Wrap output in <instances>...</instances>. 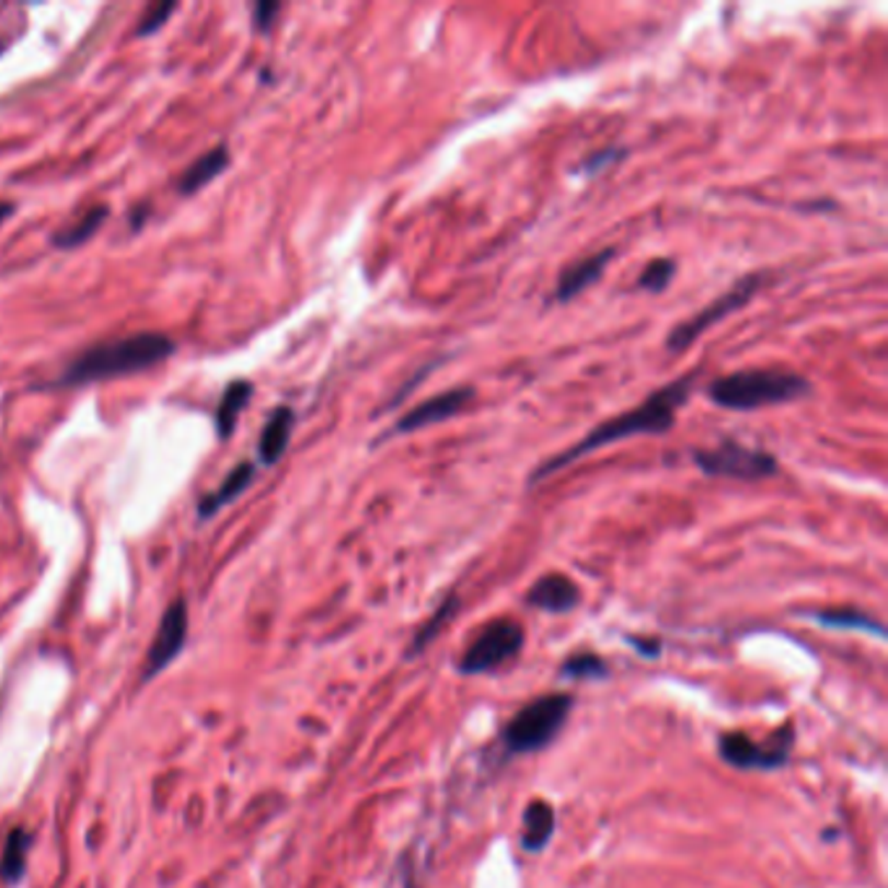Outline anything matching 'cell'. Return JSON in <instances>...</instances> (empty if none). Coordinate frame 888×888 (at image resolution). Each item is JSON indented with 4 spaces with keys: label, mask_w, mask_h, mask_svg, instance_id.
<instances>
[{
    "label": "cell",
    "mask_w": 888,
    "mask_h": 888,
    "mask_svg": "<svg viewBox=\"0 0 888 888\" xmlns=\"http://www.w3.org/2000/svg\"><path fill=\"white\" fill-rule=\"evenodd\" d=\"M693 383H696V376H685L680 381H674L665 389L654 391V394L646 399L644 404L633 407L623 415L608 419V423L597 425L595 430H589L587 436L578 440L576 446H570L557 457H550L547 461H542L540 466L532 472V485L534 482L547 480L550 474L566 470L568 464L584 459L591 451H600L604 446L618 443V440L633 438V436H659V433H667L674 425V412H678L691 396Z\"/></svg>",
    "instance_id": "6da1fadb"
},
{
    "label": "cell",
    "mask_w": 888,
    "mask_h": 888,
    "mask_svg": "<svg viewBox=\"0 0 888 888\" xmlns=\"http://www.w3.org/2000/svg\"><path fill=\"white\" fill-rule=\"evenodd\" d=\"M175 353V342L157 332H141L134 336L94 344L68 365L58 383L81 385L107 378H120L154 368Z\"/></svg>",
    "instance_id": "7a4b0ae2"
},
{
    "label": "cell",
    "mask_w": 888,
    "mask_h": 888,
    "mask_svg": "<svg viewBox=\"0 0 888 888\" xmlns=\"http://www.w3.org/2000/svg\"><path fill=\"white\" fill-rule=\"evenodd\" d=\"M706 394L722 410L750 412L797 402L810 394V383L803 376L782 373V370H740V373L717 378L708 385Z\"/></svg>",
    "instance_id": "3957f363"
},
{
    "label": "cell",
    "mask_w": 888,
    "mask_h": 888,
    "mask_svg": "<svg viewBox=\"0 0 888 888\" xmlns=\"http://www.w3.org/2000/svg\"><path fill=\"white\" fill-rule=\"evenodd\" d=\"M570 712H574V696L570 693H547V696L529 701L524 708H519L508 719L504 733H500L506 753L527 756L547 748L568 722Z\"/></svg>",
    "instance_id": "277c9868"
},
{
    "label": "cell",
    "mask_w": 888,
    "mask_h": 888,
    "mask_svg": "<svg viewBox=\"0 0 888 888\" xmlns=\"http://www.w3.org/2000/svg\"><path fill=\"white\" fill-rule=\"evenodd\" d=\"M693 464L708 477H733L746 482L769 480L780 472V461H776L774 453L750 449V446H742L733 438L719 440L714 449L693 451Z\"/></svg>",
    "instance_id": "5b68a950"
},
{
    "label": "cell",
    "mask_w": 888,
    "mask_h": 888,
    "mask_svg": "<svg viewBox=\"0 0 888 888\" xmlns=\"http://www.w3.org/2000/svg\"><path fill=\"white\" fill-rule=\"evenodd\" d=\"M521 649H524L521 623L511 621V618H500V621L487 623L477 633V638L466 646L459 659V672L470 674V678L487 674L519 657Z\"/></svg>",
    "instance_id": "8992f818"
},
{
    "label": "cell",
    "mask_w": 888,
    "mask_h": 888,
    "mask_svg": "<svg viewBox=\"0 0 888 888\" xmlns=\"http://www.w3.org/2000/svg\"><path fill=\"white\" fill-rule=\"evenodd\" d=\"M795 746V727L784 725L769 742H753L742 733L719 735L717 750L727 766L742 771H776L789 761Z\"/></svg>",
    "instance_id": "52a82bcc"
},
{
    "label": "cell",
    "mask_w": 888,
    "mask_h": 888,
    "mask_svg": "<svg viewBox=\"0 0 888 888\" xmlns=\"http://www.w3.org/2000/svg\"><path fill=\"white\" fill-rule=\"evenodd\" d=\"M761 281H763L761 274H750V277L740 279L735 287H729L727 292H722L717 300H712L706 308H701L693 319H688L680 323V326L672 328L670 336H667V349H670V353H683L685 347H691V344L696 342L701 334L708 332L714 323L725 321L729 313L740 311L746 302L753 300V295L759 292Z\"/></svg>",
    "instance_id": "ba28073f"
},
{
    "label": "cell",
    "mask_w": 888,
    "mask_h": 888,
    "mask_svg": "<svg viewBox=\"0 0 888 888\" xmlns=\"http://www.w3.org/2000/svg\"><path fill=\"white\" fill-rule=\"evenodd\" d=\"M185 636H188V608H185L183 600H175L164 610L154 642H151L147 651V665H143L141 678H157L181 654L185 646Z\"/></svg>",
    "instance_id": "9c48e42d"
},
{
    "label": "cell",
    "mask_w": 888,
    "mask_h": 888,
    "mask_svg": "<svg viewBox=\"0 0 888 888\" xmlns=\"http://www.w3.org/2000/svg\"><path fill=\"white\" fill-rule=\"evenodd\" d=\"M472 399H474V391L470 389V385H459V389L443 391V394L417 404V407L410 410L407 415L399 417V423L394 425V430H391L389 436H396V433H415V430L430 428V425L446 423V419L457 417L459 412H464L466 404H470Z\"/></svg>",
    "instance_id": "30bf717a"
},
{
    "label": "cell",
    "mask_w": 888,
    "mask_h": 888,
    "mask_svg": "<svg viewBox=\"0 0 888 888\" xmlns=\"http://www.w3.org/2000/svg\"><path fill=\"white\" fill-rule=\"evenodd\" d=\"M527 604L553 615H566L578 604V587L568 576L547 574L527 591Z\"/></svg>",
    "instance_id": "8fae6325"
},
{
    "label": "cell",
    "mask_w": 888,
    "mask_h": 888,
    "mask_svg": "<svg viewBox=\"0 0 888 888\" xmlns=\"http://www.w3.org/2000/svg\"><path fill=\"white\" fill-rule=\"evenodd\" d=\"M615 258V251L612 247H604V251L595 253V256L578 261V264L568 266L566 272L561 274V279H557L555 285V292H553V300L555 302H568L578 298V295L584 292L589 285H595L597 279L602 277L604 266L610 264V261Z\"/></svg>",
    "instance_id": "7c38bea8"
},
{
    "label": "cell",
    "mask_w": 888,
    "mask_h": 888,
    "mask_svg": "<svg viewBox=\"0 0 888 888\" xmlns=\"http://www.w3.org/2000/svg\"><path fill=\"white\" fill-rule=\"evenodd\" d=\"M521 823H524V831H521V846H524V852H542L555 834L553 805L545 800H532L527 805Z\"/></svg>",
    "instance_id": "4fadbf2b"
},
{
    "label": "cell",
    "mask_w": 888,
    "mask_h": 888,
    "mask_svg": "<svg viewBox=\"0 0 888 888\" xmlns=\"http://www.w3.org/2000/svg\"><path fill=\"white\" fill-rule=\"evenodd\" d=\"M295 428V412L289 407H279L272 412L264 433L258 440V459L261 464H277L281 453L289 446V436Z\"/></svg>",
    "instance_id": "5bb4252c"
},
{
    "label": "cell",
    "mask_w": 888,
    "mask_h": 888,
    "mask_svg": "<svg viewBox=\"0 0 888 888\" xmlns=\"http://www.w3.org/2000/svg\"><path fill=\"white\" fill-rule=\"evenodd\" d=\"M227 164H230V151H227L224 147L206 151V154H201L196 162H191L188 168H185L181 181H177V191H181L183 196H191V193L201 191L206 183H211L215 177L222 175V172L227 170Z\"/></svg>",
    "instance_id": "9a60e30c"
},
{
    "label": "cell",
    "mask_w": 888,
    "mask_h": 888,
    "mask_svg": "<svg viewBox=\"0 0 888 888\" xmlns=\"http://www.w3.org/2000/svg\"><path fill=\"white\" fill-rule=\"evenodd\" d=\"M253 474H256V466H253V461H243V464L235 466V470L227 474L222 487H219L217 493L206 495V498L201 500V506H198V516H201V519H209V516L222 511V508L227 504H232V500H235L240 493L247 491V485L253 482Z\"/></svg>",
    "instance_id": "2e32d148"
},
{
    "label": "cell",
    "mask_w": 888,
    "mask_h": 888,
    "mask_svg": "<svg viewBox=\"0 0 888 888\" xmlns=\"http://www.w3.org/2000/svg\"><path fill=\"white\" fill-rule=\"evenodd\" d=\"M32 850V837L30 831L16 826V829L9 831L3 844V855H0V878L9 886H16L19 880L26 876V860H30Z\"/></svg>",
    "instance_id": "e0dca14e"
},
{
    "label": "cell",
    "mask_w": 888,
    "mask_h": 888,
    "mask_svg": "<svg viewBox=\"0 0 888 888\" xmlns=\"http://www.w3.org/2000/svg\"><path fill=\"white\" fill-rule=\"evenodd\" d=\"M251 396H253V383L251 381H232L230 385H227L222 399H219L217 417H215L219 438L224 440V438L232 436V430H235V425H238L240 412L247 407Z\"/></svg>",
    "instance_id": "ac0fdd59"
},
{
    "label": "cell",
    "mask_w": 888,
    "mask_h": 888,
    "mask_svg": "<svg viewBox=\"0 0 888 888\" xmlns=\"http://www.w3.org/2000/svg\"><path fill=\"white\" fill-rule=\"evenodd\" d=\"M816 621L826 625V628H834V631H860V633H867V636H876V638H884L886 636V628L884 623L876 621V618H870L867 612L863 610H855V608H837V610H821L816 612Z\"/></svg>",
    "instance_id": "d6986e66"
},
{
    "label": "cell",
    "mask_w": 888,
    "mask_h": 888,
    "mask_svg": "<svg viewBox=\"0 0 888 888\" xmlns=\"http://www.w3.org/2000/svg\"><path fill=\"white\" fill-rule=\"evenodd\" d=\"M109 215L107 206H94V209H87L79 219H73L71 224H66L64 230H58V235L53 238V245L60 247V251H73V247L84 245L89 238L100 230V224L105 222Z\"/></svg>",
    "instance_id": "ffe728a7"
},
{
    "label": "cell",
    "mask_w": 888,
    "mask_h": 888,
    "mask_svg": "<svg viewBox=\"0 0 888 888\" xmlns=\"http://www.w3.org/2000/svg\"><path fill=\"white\" fill-rule=\"evenodd\" d=\"M457 610H459V597H457V595H449L443 602H440V608H438L436 612H433L430 621L425 623L423 628L417 631L415 638H412V646L407 649V659H417L419 654L428 649V644L433 642V638L438 636L440 628H443V625L451 621L453 612H457Z\"/></svg>",
    "instance_id": "44dd1931"
},
{
    "label": "cell",
    "mask_w": 888,
    "mask_h": 888,
    "mask_svg": "<svg viewBox=\"0 0 888 888\" xmlns=\"http://www.w3.org/2000/svg\"><path fill=\"white\" fill-rule=\"evenodd\" d=\"M561 674L570 680H602L610 674V665L600 654H570L561 665Z\"/></svg>",
    "instance_id": "7402d4cb"
},
{
    "label": "cell",
    "mask_w": 888,
    "mask_h": 888,
    "mask_svg": "<svg viewBox=\"0 0 888 888\" xmlns=\"http://www.w3.org/2000/svg\"><path fill=\"white\" fill-rule=\"evenodd\" d=\"M674 272H678V266H674L672 258H654L638 277V287L646 289V292H665L674 279Z\"/></svg>",
    "instance_id": "603a6c76"
},
{
    "label": "cell",
    "mask_w": 888,
    "mask_h": 888,
    "mask_svg": "<svg viewBox=\"0 0 888 888\" xmlns=\"http://www.w3.org/2000/svg\"><path fill=\"white\" fill-rule=\"evenodd\" d=\"M175 11H177L175 3L154 5V9H149L147 13H143V19H141V24H139V30H136V34H139V37H147V34L160 32L164 26V22H170V16Z\"/></svg>",
    "instance_id": "cb8c5ba5"
},
{
    "label": "cell",
    "mask_w": 888,
    "mask_h": 888,
    "mask_svg": "<svg viewBox=\"0 0 888 888\" xmlns=\"http://www.w3.org/2000/svg\"><path fill=\"white\" fill-rule=\"evenodd\" d=\"M623 157H625V151H621V149H602V151H597V154H591L587 162H581V168H578V172H587V175H595V172H600V170H604V168H610V164L621 162Z\"/></svg>",
    "instance_id": "d4e9b609"
},
{
    "label": "cell",
    "mask_w": 888,
    "mask_h": 888,
    "mask_svg": "<svg viewBox=\"0 0 888 888\" xmlns=\"http://www.w3.org/2000/svg\"><path fill=\"white\" fill-rule=\"evenodd\" d=\"M281 11V5L279 3H256V9H253V22H256V26L261 32H266L268 26L274 24V19H277V13Z\"/></svg>",
    "instance_id": "484cf974"
},
{
    "label": "cell",
    "mask_w": 888,
    "mask_h": 888,
    "mask_svg": "<svg viewBox=\"0 0 888 888\" xmlns=\"http://www.w3.org/2000/svg\"><path fill=\"white\" fill-rule=\"evenodd\" d=\"M633 644V649L642 651L646 659H657L659 654H662V642H657V638H628Z\"/></svg>",
    "instance_id": "4316f807"
},
{
    "label": "cell",
    "mask_w": 888,
    "mask_h": 888,
    "mask_svg": "<svg viewBox=\"0 0 888 888\" xmlns=\"http://www.w3.org/2000/svg\"><path fill=\"white\" fill-rule=\"evenodd\" d=\"M13 215V204H9V201H0V224L5 222V219H9Z\"/></svg>",
    "instance_id": "83f0119b"
}]
</instances>
